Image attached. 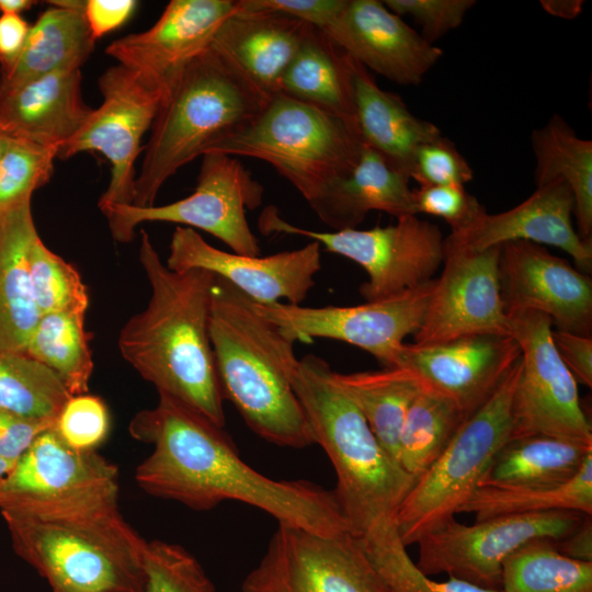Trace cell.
I'll list each match as a JSON object with an SVG mask.
<instances>
[{
  "label": "cell",
  "mask_w": 592,
  "mask_h": 592,
  "mask_svg": "<svg viewBox=\"0 0 592 592\" xmlns=\"http://www.w3.org/2000/svg\"><path fill=\"white\" fill-rule=\"evenodd\" d=\"M363 147L356 126L277 93L257 118L207 153L271 164L328 226L337 189L356 166Z\"/></svg>",
  "instance_id": "52a82bcc"
},
{
  "label": "cell",
  "mask_w": 592,
  "mask_h": 592,
  "mask_svg": "<svg viewBox=\"0 0 592 592\" xmlns=\"http://www.w3.org/2000/svg\"><path fill=\"white\" fill-rule=\"evenodd\" d=\"M542 7L550 14L565 19H573L580 14L583 1L578 0H554L540 1Z\"/></svg>",
  "instance_id": "db71d44e"
},
{
  "label": "cell",
  "mask_w": 592,
  "mask_h": 592,
  "mask_svg": "<svg viewBox=\"0 0 592 592\" xmlns=\"http://www.w3.org/2000/svg\"><path fill=\"white\" fill-rule=\"evenodd\" d=\"M59 148L10 137L0 162V208L32 197L54 171Z\"/></svg>",
  "instance_id": "ab89813d"
},
{
  "label": "cell",
  "mask_w": 592,
  "mask_h": 592,
  "mask_svg": "<svg viewBox=\"0 0 592 592\" xmlns=\"http://www.w3.org/2000/svg\"><path fill=\"white\" fill-rule=\"evenodd\" d=\"M291 383L337 476L334 492L365 551L398 537V509L413 486L409 475L380 445L366 419L315 354L298 360Z\"/></svg>",
  "instance_id": "3957f363"
},
{
  "label": "cell",
  "mask_w": 592,
  "mask_h": 592,
  "mask_svg": "<svg viewBox=\"0 0 592 592\" xmlns=\"http://www.w3.org/2000/svg\"><path fill=\"white\" fill-rule=\"evenodd\" d=\"M536 187L565 181L573 196L578 235L592 241V141L579 137L558 114L531 135Z\"/></svg>",
  "instance_id": "4dcf8cb0"
},
{
  "label": "cell",
  "mask_w": 592,
  "mask_h": 592,
  "mask_svg": "<svg viewBox=\"0 0 592 592\" xmlns=\"http://www.w3.org/2000/svg\"><path fill=\"white\" fill-rule=\"evenodd\" d=\"M521 357L512 335L475 334L447 342L405 343L400 366L452 398L466 419L497 390Z\"/></svg>",
  "instance_id": "7402d4cb"
},
{
  "label": "cell",
  "mask_w": 592,
  "mask_h": 592,
  "mask_svg": "<svg viewBox=\"0 0 592 592\" xmlns=\"http://www.w3.org/2000/svg\"><path fill=\"white\" fill-rule=\"evenodd\" d=\"M37 1L33 0H0L1 14H18L30 10Z\"/></svg>",
  "instance_id": "11a10c76"
},
{
  "label": "cell",
  "mask_w": 592,
  "mask_h": 592,
  "mask_svg": "<svg viewBox=\"0 0 592 592\" xmlns=\"http://www.w3.org/2000/svg\"><path fill=\"white\" fill-rule=\"evenodd\" d=\"M576 511L510 514L476 521L471 525L449 519L418 542L419 569L445 573L481 588L500 589L505 559L535 539L560 542L581 523Z\"/></svg>",
  "instance_id": "8fae6325"
},
{
  "label": "cell",
  "mask_w": 592,
  "mask_h": 592,
  "mask_svg": "<svg viewBox=\"0 0 592 592\" xmlns=\"http://www.w3.org/2000/svg\"><path fill=\"white\" fill-rule=\"evenodd\" d=\"M396 220L372 229L317 231L286 221L275 206H267L259 217L258 227L264 235L308 238L327 251L357 263L368 277L358 291L366 301H374L429 283L443 264L444 238L436 225L417 215Z\"/></svg>",
  "instance_id": "9c48e42d"
},
{
  "label": "cell",
  "mask_w": 592,
  "mask_h": 592,
  "mask_svg": "<svg viewBox=\"0 0 592 592\" xmlns=\"http://www.w3.org/2000/svg\"><path fill=\"white\" fill-rule=\"evenodd\" d=\"M353 88L363 143L410 178L418 148L440 136L441 129L413 115L399 95L382 89L369 71L354 59Z\"/></svg>",
  "instance_id": "83f0119b"
},
{
  "label": "cell",
  "mask_w": 592,
  "mask_h": 592,
  "mask_svg": "<svg viewBox=\"0 0 592 592\" xmlns=\"http://www.w3.org/2000/svg\"><path fill=\"white\" fill-rule=\"evenodd\" d=\"M110 423L105 402L87 392L68 399L56 419L55 430L69 446L95 451L106 440Z\"/></svg>",
  "instance_id": "7bdbcfd3"
},
{
  "label": "cell",
  "mask_w": 592,
  "mask_h": 592,
  "mask_svg": "<svg viewBox=\"0 0 592 592\" xmlns=\"http://www.w3.org/2000/svg\"><path fill=\"white\" fill-rule=\"evenodd\" d=\"M333 378L360 409L383 448L399 463L401 428L409 407L425 386L423 379L406 366L349 374L333 371Z\"/></svg>",
  "instance_id": "d6a6232c"
},
{
  "label": "cell",
  "mask_w": 592,
  "mask_h": 592,
  "mask_svg": "<svg viewBox=\"0 0 592 592\" xmlns=\"http://www.w3.org/2000/svg\"><path fill=\"white\" fill-rule=\"evenodd\" d=\"M31 25L26 43L14 65L0 72V94L41 77L80 69L95 41L83 14L84 1H49Z\"/></svg>",
  "instance_id": "4316f807"
},
{
  "label": "cell",
  "mask_w": 592,
  "mask_h": 592,
  "mask_svg": "<svg viewBox=\"0 0 592 592\" xmlns=\"http://www.w3.org/2000/svg\"><path fill=\"white\" fill-rule=\"evenodd\" d=\"M269 101L212 46L195 57L160 103L132 205H155L170 177L249 125Z\"/></svg>",
  "instance_id": "8992f818"
},
{
  "label": "cell",
  "mask_w": 592,
  "mask_h": 592,
  "mask_svg": "<svg viewBox=\"0 0 592 592\" xmlns=\"http://www.w3.org/2000/svg\"><path fill=\"white\" fill-rule=\"evenodd\" d=\"M98 84L102 104L60 147L58 158L99 151L110 161V182L99 200V208L105 215L116 206L133 204L135 162L144 150L143 136L151 128L163 95L121 65L107 68Z\"/></svg>",
  "instance_id": "2e32d148"
},
{
  "label": "cell",
  "mask_w": 592,
  "mask_h": 592,
  "mask_svg": "<svg viewBox=\"0 0 592 592\" xmlns=\"http://www.w3.org/2000/svg\"><path fill=\"white\" fill-rule=\"evenodd\" d=\"M29 274L33 299L41 315L87 311L89 295L79 272L50 251L39 236L30 249Z\"/></svg>",
  "instance_id": "f35d334b"
},
{
  "label": "cell",
  "mask_w": 592,
  "mask_h": 592,
  "mask_svg": "<svg viewBox=\"0 0 592 592\" xmlns=\"http://www.w3.org/2000/svg\"><path fill=\"white\" fill-rule=\"evenodd\" d=\"M209 337L224 399L257 435L278 446L315 444L291 377L298 358L294 342L259 315L251 299L216 276Z\"/></svg>",
  "instance_id": "277c9868"
},
{
  "label": "cell",
  "mask_w": 592,
  "mask_h": 592,
  "mask_svg": "<svg viewBox=\"0 0 592 592\" xmlns=\"http://www.w3.org/2000/svg\"><path fill=\"white\" fill-rule=\"evenodd\" d=\"M31 198L0 208V352L25 353L41 317L29 274L30 249L38 236Z\"/></svg>",
  "instance_id": "484cf974"
},
{
  "label": "cell",
  "mask_w": 592,
  "mask_h": 592,
  "mask_svg": "<svg viewBox=\"0 0 592 592\" xmlns=\"http://www.w3.org/2000/svg\"><path fill=\"white\" fill-rule=\"evenodd\" d=\"M1 514L15 554L53 592H143L147 540L124 520L117 501Z\"/></svg>",
  "instance_id": "5b68a950"
},
{
  "label": "cell",
  "mask_w": 592,
  "mask_h": 592,
  "mask_svg": "<svg viewBox=\"0 0 592 592\" xmlns=\"http://www.w3.org/2000/svg\"><path fill=\"white\" fill-rule=\"evenodd\" d=\"M86 312L55 311L41 315L25 353L53 371L71 396L87 394L93 372L84 327Z\"/></svg>",
  "instance_id": "836d02e7"
},
{
  "label": "cell",
  "mask_w": 592,
  "mask_h": 592,
  "mask_svg": "<svg viewBox=\"0 0 592 592\" xmlns=\"http://www.w3.org/2000/svg\"><path fill=\"white\" fill-rule=\"evenodd\" d=\"M11 136L7 135L2 130H0V162L2 160V157L4 155V151L8 147V143Z\"/></svg>",
  "instance_id": "9f6ffc18"
},
{
  "label": "cell",
  "mask_w": 592,
  "mask_h": 592,
  "mask_svg": "<svg viewBox=\"0 0 592 592\" xmlns=\"http://www.w3.org/2000/svg\"><path fill=\"white\" fill-rule=\"evenodd\" d=\"M576 511L592 515V455L568 482L527 488L478 487L458 513H474L476 521L510 514Z\"/></svg>",
  "instance_id": "e575fe53"
},
{
  "label": "cell",
  "mask_w": 592,
  "mask_h": 592,
  "mask_svg": "<svg viewBox=\"0 0 592 592\" xmlns=\"http://www.w3.org/2000/svg\"><path fill=\"white\" fill-rule=\"evenodd\" d=\"M262 185L232 156L206 153L192 194L177 202L149 207L116 206L104 216L117 242H129L135 228L147 221H164L201 229L227 244L235 253L258 257L259 240L247 210L259 207Z\"/></svg>",
  "instance_id": "30bf717a"
},
{
  "label": "cell",
  "mask_w": 592,
  "mask_h": 592,
  "mask_svg": "<svg viewBox=\"0 0 592 592\" xmlns=\"http://www.w3.org/2000/svg\"><path fill=\"white\" fill-rule=\"evenodd\" d=\"M502 592H592V561L561 554L556 542L532 540L502 567Z\"/></svg>",
  "instance_id": "8d00e7d4"
},
{
  "label": "cell",
  "mask_w": 592,
  "mask_h": 592,
  "mask_svg": "<svg viewBox=\"0 0 592 592\" xmlns=\"http://www.w3.org/2000/svg\"><path fill=\"white\" fill-rule=\"evenodd\" d=\"M310 24L282 12L238 0L214 37L212 47L255 89L271 99L297 54Z\"/></svg>",
  "instance_id": "cb8c5ba5"
},
{
  "label": "cell",
  "mask_w": 592,
  "mask_h": 592,
  "mask_svg": "<svg viewBox=\"0 0 592 592\" xmlns=\"http://www.w3.org/2000/svg\"><path fill=\"white\" fill-rule=\"evenodd\" d=\"M56 421L33 419L0 410V458L11 468L36 437Z\"/></svg>",
  "instance_id": "7dc6e473"
},
{
  "label": "cell",
  "mask_w": 592,
  "mask_h": 592,
  "mask_svg": "<svg viewBox=\"0 0 592 592\" xmlns=\"http://www.w3.org/2000/svg\"><path fill=\"white\" fill-rule=\"evenodd\" d=\"M117 467L69 446L55 426L41 433L0 482V511L42 513L118 500Z\"/></svg>",
  "instance_id": "5bb4252c"
},
{
  "label": "cell",
  "mask_w": 592,
  "mask_h": 592,
  "mask_svg": "<svg viewBox=\"0 0 592 592\" xmlns=\"http://www.w3.org/2000/svg\"><path fill=\"white\" fill-rule=\"evenodd\" d=\"M129 434L152 445L136 468L147 493L205 511L224 501L260 509L281 524L323 536L352 533L334 490L308 480H275L244 463L224 428L166 395L138 411Z\"/></svg>",
  "instance_id": "6da1fadb"
},
{
  "label": "cell",
  "mask_w": 592,
  "mask_h": 592,
  "mask_svg": "<svg viewBox=\"0 0 592 592\" xmlns=\"http://www.w3.org/2000/svg\"><path fill=\"white\" fill-rule=\"evenodd\" d=\"M500 247L473 251L444 239L443 270L420 329L418 345L447 342L475 334H510L501 296Z\"/></svg>",
  "instance_id": "e0dca14e"
},
{
  "label": "cell",
  "mask_w": 592,
  "mask_h": 592,
  "mask_svg": "<svg viewBox=\"0 0 592 592\" xmlns=\"http://www.w3.org/2000/svg\"><path fill=\"white\" fill-rule=\"evenodd\" d=\"M240 592H387L352 533L323 536L278 523Z\"/></svg>",
  "instance_id": "9a60e30c"
},
{
  "label": "cell",
  "mask_w": 592,
  "mask_h": 592,
  "mask_svg": "<svg viewBox=\"0 0 592 592\" xmlns=\"http://www.w3.org/2000/svg\"><path fill=\"white\" fill-rule=\"evenodd\" d=\"M401 539L367 555L387 592H502L449 578L437 581L423 573L407 553Z\"/></svg>",
  "instance_id": "b9f144b4"
},
{
  "label": "cell",
  "mask_w": 592,
  "mask_h": 592,
  "mask_svg": "<svg viewBox=\"0 0 592 592\" xmlns=\"http://www.w3.org/2000/svg\"><path fill=\"white\" fill-rule=\"evenodd\" d=\"M466 417L446 395L424 388L409 407L399 436V464L419 478L442 455Z\"/></svg>",
  "instance_id": "d590c367"
},
{
  "label": "cell",
  "mask_w": 592,
  "mask_h": 592,
  "mask_svg": "<svg viewBox=\"0 0 592 592\" xmlns=\"http://www.w3.org/2000/svg\"><path fill=\"white\" fill-rule=\"evenodd\" d=\"M70 397L60 378L26 353L0 352V410L56 421Z\"/></svg>",
  "instance_id": "74e56055"
},
{
  "label": "cell",
  "mask_w": 592,
  "mask_h": 592,
  "mask_svg": "<svg viewBox=\"0 0 592 592\" xmlns=\"http://www.w3.org/2000/svg\"><path fill=\"white\" fill-rule=\"evenodd\" d=\"M555 348L577 382L592 387V338L563 330L551 331Z\"/></svg>",
  "instance_id": "681fc988"
},
{
  "label": "cell",
  "mask_w": 592,
  "mask_h": 592,
  "mask_svg": "<svg viewBox=\"0 0 592 592\" xmlns=\"http://www.w3.org/2000/svg\"><path fill=\"white\" fill-rule=\"evenodd\" d=\"M592 455V445L546 435L508 441L479 487L527 488L568 482Z\"/></svg>",
  "instance_id": "f546056e"
},
{
  "label": "cell",
  "mask_w": 592,
  "mask_h": 592,
  "mask_svg": "<svg viewBox=\"0 0 592 592\" xmlns=\"http://www.w3.org/2000/svg\"><path fill=\"white\" fill-rule=\"evenodd\" d=\"M574 202L569 185L555 180L537 186L515 207L481 214L467 229L449 234L445 241L473 251L500 247L512 241L549 244L567 252L577 269L592 272V241L580 238L572 224Z\"/></svg>",
  "instance_id": "603a6c76"
},
{
  "label": "cell",
  "mask_w": 592,
  "mask_h": 592,
  "mask_svg": "<svg viewBox=\"0 0 592 592\" xmlns=\"http://www.w3.org/2000/svg\"><path fill=\"white\" fill-rule=\"evenodd\" d=\"M418 214H428L444 219L451 234L467 229L481 214L483 205L462 185H429L413 190Z\"/></svg>",
  "instance_id": "f6af8a7d"
},
{
  "label": "cell",
  "mask_w": 592,
  "mask_h": 592,
  "mask_svg": "<svg viewBox=\"0 0 592 592\" xmlns=\"http://www.w3.org/2000/svg\"><path fill=\"white\" fill-rule=\"evenodd\" d=\"M410 178L364 144L358 161L337 189L329 227L356 228L372 210L395 218L417 215Z\"/></svg>",
  "instance_id": "1f68e13d"
},
{
  "label": "cell",
  "mask_w": 592,
  "mask_h": 592,
  "mask_svg": "<svg viewBox=\"0 0 592 592\" xmlns=\"http://www.w3.org/2000/svg\"><path fill=\"white\" fill-rule=\"evenodd\" d=\"M137 5L133 0H88L83 14L94 41L121 27Z\"/></svg>",
  "instance_id": "f907efd6"
},
{
  "label": "cell",
  "mask_w": 592,
  "mask_h": 592,
  "mask_svg": "<svg viewBox=\"0 0 592 592\" xmlns=\"http://www.w3.org/2000/svg\"><path fill=\"white\" fill-rule=\"evenodd\" d=\"M237 9L238 0H172L150 29L112 42L105 52L164 98Z\"/></svg>",
  "instance_id": "d6986e66"
},
{
  "label": "cell",
  "mask_w": 592,
  "mask_h": 592,
  "mask_svg": "<svg viewBox=\"0 0 592 592\" xmlns=\"http://www.w3.org/2000/svg\"><path fill=\"white\" fill-rule=\"evenodd\" d=\"M473 178L474 171L466 158L442 134L418 148L410 170V179L419 186H465Z\"/></svg>",
  "instance_id": "ee69618b"
},
{
  "label": "cell",
  "mask_w": 592,
  "mask_h": 592,
  "mask_svg": "<svg viewBox=\"0 0 592 592\" xmlns=\"http://www.w3.org/2000/svg\"><path fill=\"white\" fill-rule=\"evenodd\" d=\"M383 3L398 16L412 18L429 43L457 29L475 0H385Z\"/></svg>",
  "instance_id": "bcb514c9"
},
{
  "label": "cell",
  "mask_w": 592,
  "mask_h": 592,
  "mask_svg": "<svg viewBox=\"0 0 592 592\" xmlns=\"http://www.w3.org/2000/svg\"><path fill=\"white\" fill-rule=\"evenodd\" d=\"M92 110L82 100L80 69L57 71L0 94V130L60 149Z\"/></svg>",
  "instance_id": "d4e9b609"
},
{
  "label": "cell",
  "mask_w": 592,
  "mask_h": 592,
  "mask_svg": "<svg viewBox=\"0 0 592 592\" xmlns=\"http://www.w3.org/2000/svg\"><path fill=\"white\" fill-rule=\"evenodd\" d=\"M510 334L521 350V371L512 399V435H546L592 445L578 382L560 358L544 314H508Z\"/></svg>",
  "instance_id": "4fadbf2b"
},
{
  "label": "cell",
  "mask_w": 592,
  "mask_h": 592,
  "mask_svg": "<svg viewBox=\"0 0 592 592\" xmlns=\"http://www.w3.org/2000/svg\"><path fill=\"white\" fill-rule=\"evenodd\" d=\"M556 545L558 550L567 557L580 561H592L591 515H584L579 526Z\"/></svg>",
  "instance_id": "f5cc1de1"
},
{
  "label": "cell",
  "mask_w": 592,
  "mask_h": 592,
  "mask_svg": "<svg viewBox=\"0 0 592 592\" xmlns=\"http://www.w3.org/2000/svg\"><path fill=\"white\" fill-rule=\"evenodd\" d=\"M520 371L521 357L402 500L396 524L406 547L455 517L479 487L496 454L511 440L512 399Z\"/></svg>",
  "instance_id": "ba28073f"
},
{
  "label": "cell",
  "mask_w": 592,
  "mask_h": 592,
  "mask_svg": "<svg viewBox=\"0 0 592 592\" xmlns=\"http://www.w3.org/2000/svg\"><path fill=\"white\" fill-rule=\"evenodd\" d=\"M143 592H217L201 562L179 544L147 542Z\"/></svg>",
  "instance_id": "60d3db41"
},
{
  "label": "cell",
  "mask_w": 592,
  "mask_h": 592,
  "mask_svg": "<svg viewBox=\"0 0 592 592\" xmlns=\"http://www.w3.org/2000/svg\"><path fill=\"white\" fill-rule=\"evenodd\" d=\"M31 25L18 14L0 15V72L9 70L26 43Z\"/></svg>",
  "instance_id": "816d5d0a"
},
{
  "label": "cell",
  "mask_w": 592,
  "mask_h": 592,
  "mask_svg": "<svg viewBox=\"0 0 592 592\" xmlns=\"http://www.w3.org/2000/svg\"><path fill=\"white\" fill-rule=\"evenodd\" d=\"M248 2L255 8L291 15L322 31L338 15L345 0H248Z\"/></svg>",
  "instance_id": "c3c4849f"
},
{
  "label": "cell",
  "mask_w": 592,
  "mask_h": 592,
  "mask_svg": "<svg viewBox=\"0 0 592 592\" xmlns=\"http://www.w3.org/2000/svg\"><path fill=\"white\" fill-rule=\"evenodd\" d=\"M435 280L401 294L354 306L308 307L283 301L251 304L294 343L332 339L355 345L385 367L400 366L405 338L420 329Z\"/></svg>",
  "instance_id": "7c38bea8"
},
{
  "label": "cell",
  "mask_w": 592,
  "mask_h": 592,
  "mask_svg": "<svg viewBox=\"0 0 592 592\" xmlns=\"http://www.w3.org/2000/svg\"><path fill=\"white\" fill-rule=\"evenodd\" d=\"M139 262L150 284L147 307L118 334L122 357L166 395L224 428V397L209 337L216 275L170 270L141 230Z\"/></svg>",
  "instance_id": "7a4b0ae2"
},
{
  "label": "cell",
  "mask_w": 592,
  "mask_h": 592,
  "mask_svg": "<svg viewBox=\"0 0 592 592\" xmlns=\"http://www.w3.org/2000/svg\"><path fill=\"white\" fill-rule=\"evenodd\" d=\"M501 296L506 315L536 311L558 330L592 333V280L540 244L512 241L501 246Z\"/></svg>",
  "instance_id": "ffe728a7"
},
{
  "label": "cell",
  "mask_w": 592,
  "mask_h": 592,
  "mask_svg": "<svg viewBox=\"0 0 592 592\" xmlns=\"http://www.w3.org/2000/svg\"><path fill=\"white\" fill-rule=\"evenodd\" d=\"M321 246L314 240L299 249L266 257L219 250L195 230L177 226L166 265L173 271L201 269L228 281L257 303L301 305L321 270Z\"/></svg>",
  "instance_id": "ac0fdd59"
},
{
  "label": "cell",
  "mask_w": 592,
  "mask_h": 592,
  "mask_svg": "<svg viewBox=\"0 0 592 592\" xmlns=\"http://www.w3.org/2000/svg\"><path fill=\"white\" fill-rule=\"evenodd\" d=\"M322 32L367 70L401 86L420 84L443 55L378 0H345Z\"/></svg>",
  "instance_id": "44dd1931"
},
{
  "label": "cell",
  "mask_w": 592,
  "mask_h": 592,
  "mask_svg": "<svg viewBox=\"0 0 592 592\" xmlns=\"http://www.w3.org/2000/svg\"><path fill=\"white\" fill-rule=\"evenodd\" d=\"M10 471V467L0 458V482Z\"/></svg>",
  "instance_id": "6f0895ef"
},
{
  "label": "cell",
  "mask_w": 592,
  "mask_h": 592,
  "mask_svg": "<svg viewBox=\"0 0 592 592\" xmlns=\"http://www.w3.org/2000/svg\"><path fill=\"white\" fill-rule=\"evenodd\" d=\"M356 126L353 58L310 25L280 83V92Z\"/></svg>",
  "instance_id": "f1b7e54d"
}]
</instances>
